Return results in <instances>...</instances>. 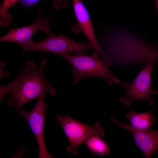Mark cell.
I'll use <instances>...</instances> for the list:
<instances>
[{
	"instance_id": "52a82bcc",
	"label": "cell",
	"mask_w": 158,
	"mask_h": 158,
	"mask_svg": "<svg viewBox=\"0 0 158 158\" xmlns=\"http://www.w3.org/2000/svg\"><path fill=\"white\" fill-rule=\"evenodd\" d=\"M46 94H42L37 98L35 105L30 111H26L22 109L18 113L20 117H23L27 121L36 138L39 147V158L53 157V155L47 151L44 141L45 117L48 106L44 101Z\"/></svg>"
},
{
	"instance_id": "7c38bea8",
	"label": "cell",
	"mask_w": 158,
	"mask_h": 158,
	"mask_svg": "<svg viewBox=\"0 0 158 158\" xmlns=\"http://www.w3.org/2000/svg\"><path fill=\"white\" fill-rule=\"evenodd\" d=\"M85 143L88 150L93 154L102 156L110 153V149L108 145L100 136H91Z\"/></svg>"
},
{
	"instance_id": "4fadbf2b",
	"label": "cell",
	"mask_w": 158,
	"mask_h": 158,
	"mask_svg": "<svg viewBox=\"0 0 158 158\" xmlns=\"http://www.w3.org/2000/svg\"><path fill=\"white\" fill-rule=\"evenodd\" d=\"M20 0H4L0 6V24L2 27L9 25L12 20L8 9Z\"/></svg>"
},
{
	"instance_id": "6da1fadb",
	"label": "cell",
	"mask_w": 158,
	"mask_h": 158,
	"mask_svg": "<svg viewBox=\"0 0 158 158\" xmlns=\"http://www.w3.org/2000/svg\"><path fill=\"white\" fill-rule=\"evenodd\" d=\"M47 62L44 59L37 67L33 62H26V66L22 73L11 82L0 87V101L5 95L10 93L6 102L10 106H14L16 110L22 109L23 106L41 95L49 92L54 95L56 89L46 78L44 69Z\"/></svg>"
},
{
	"instance_id": "9c48e42d",
	"label": "cell",
	"mask_w": 158,
	"mask_h": 158,
	"mask_svg": "<svg viewBox=\"0 0 158 158\" xmlns=\"http://www.w3.org/2000/svg\"><path fill=\"white\" fill-rule=\"evenodd\" d=\"M111 122L129 131L133 138L135 145L142 151L145 158H150L153 153L158 154V129L140 130L130 124L121 122L114 117Z\"/></svg>"
},
{
	"instance_id": "7a4b0ae2",
	"label": "cell",
	"mask_w": 158,
	"mask_h": 158,
	"mask_svg": "<svg viewBox=\"0 0 158 158\" xmlns=\"http://www.w3.org/2000/svg\"><path fill=\"white\" fill-rule=\"evenodd\" d=\"M107 46L109 58L120 63L144 62L150 57H158V47L126 34L113 35L108 40Z\"/></svg>"
},
{
	"instance_id": "8992f818",
	"label": "cell",
	"mask_w": 158,
	"mask_h": 158,
	"mask_svg": "<svg viewBox=\"0 0 158 158\" xmlns=\"http://www.w3.org/2000/svg\"><path fill=\"white\" fill-rule=\"evenodd\" d=\"M56 120L62 128L69 143L66 150L72 155L78 154L77 147L91 136L104 135V130L99 122L90 126L71 118L69 115H57Z\"/></svg>"
},
{
	"instance_id": "2e32d148",
	"label": "cell",
	"mask_w": 158,
	"mask_h": 158,
	"mask_svg": "<svg viewBox=\"0 0 158 158\" xmlns=\"http://www.w3.org/2000/svg\"><path fill=\"white\" fill-rule=\"evenodd\" d=\"M156 7V9L158 15V0H154Z\"/></svg>"
},
{
	"instance_id": "ba28073f",
	"label": "cell",
	"mask_w": 158,
	"mask_h": 158,
	"mask_svg": "<svg viewBox=\"0 0 158 158\" xmlns=\"http://www.w3.org/2000/svg\"><path fill=\"white\" fill-rule=\"evenodd\" d=\"M51 18H43L41 10H39L36 21L30 25L19 28L9 29L8 33L1 37V42H13L21 46L32 41V37L38 31H42L46 35H53L49 26Z\"/></svg>"
},
{
	"instance_id": "5bb4252c",
	"label": "cell",
	"mask_w": 158,
	"mask_h": 158,
	"mask_svg": "<svg viewBox=\"0 0 158 158\" xmlns=\"http://www.w3.org/2000/svg\"><path fill=\"white\" fill-rule=\"evenodd\" d=\"M53 7L56 9L63 8L68 5L67 0H51Z\"/></svg>"
},
{
	"instance_id": "8fae6325",
	"label": "cell",
	"mask_w": 158,
	"mask_h": 158,
	"mask_svg": "<svg viewBox=\"0 0 158 158\" xmlns=\"http://www.w3.org/2000/svg\"><path fill=\"white\" fill-rule=\"evenodd\" d=\"M153 110L138 113L135 111L131 110L124 116L128 119L130 125L133 128L138 130H150L156 119L152 114Z\"/></svg>"
},
{
	"instance_id": "9a60e30c",
	"label": "cell",
	"mask_w": 158,
	"mask_h": 158,
	"mask_svg": "<svg viewBox=\"0 0 158 158\" xmlns=\"http://www.w3.org/2000/svg\"><path fill=\"white\" fill-rule=\"evenodd\" d=\"M4 63L2 61H1L0 62L1 70H2L3 71H1V76H0L1 79L2 78V76L4 74V77L7 76L8 75H9L8 73L6 71V72H5L4 71H5V70L4 69V68H3L4 66Z\"/></svg>"
},
{
	"instance_id": "5b68a950",
	"label": "cell",
	"mask_w": 158,
	"mask_h": 158,
	"mask_svg": "<svg viewBox=\"0 0 158 158\" xmlns=\"http://www.w3.org/2000/svg\"><path fill=\"white\" fill-rule=\"evenodd\" d=\"M21 47L23 53L38 51L42 53L51 52L56 55L69 52L74 53L76 54H82L87 50L94 49L90 42H77L63 34L49 35L42 40L37 42L32 41Z\"/></svg>"
},
{
	"instance_id": "277c9868",
	"label": "cell",
	"mask_w": 158,
	"mask_h": 158,
	"mask_svg": "<svg viewBox=\"0 0 158 158\" xmlns=\"http://www.w3.org/2000/svg\"><path fill=\"white\" fill-rule=\"evenodd\" d=\"M158 58L150 57L144 62L145 64L135 78L130 83L123 82L121 86L126 91V95L120 99L121 102L127 107L136 100L146 102L150 105L154 102L151 97L158 92L152 87L151 77L153 71Z\"/></svg>"
},
{
	"instance_id": "3957f363",
	"label": "cell",
	"mask_w": 158,
	"mask_h": 158,
	"mask_svg": "<svg viewBox=\"0 0 158 158\" xmlns=\"http://www.w3.org/2000/svg\"><path fill=\"white\" fill-rule=\"evenodd\" d=\"M60 55L72 66L74 86L78 84L82 78L89 77L103 78L107 80L109 86L120 83L119 80L110 70V67L112 63L111 59L100 58L96 51L90 55H73L63 53Z\"/></svg>"
},
{
	"instance_id": "30bf717a",
	"label": "cell",
	"mask_w": 158,
	"mask_h": 158,
	"mask_svg": "<svg viewBox=\"0 0 158 158\" xmlns=\"http://www.w3.org/2000/svg\"><path fill=\"white\" fill-rule=\"evenodd\" d=\"M75 13L78 23L74 26L72 30L74 32L81 31L86 37L95 50L103 58H109L100 47L96 38L88 12L80 0H72Z\"/></svg>"
}]
</instances>
